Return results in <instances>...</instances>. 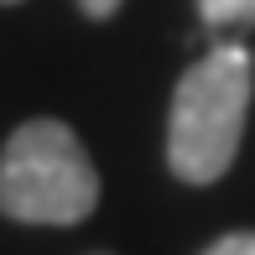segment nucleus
<instances>
[{
  "label": "nucleus",
  "mask_w": 255,
  "mask_h": 255,
  "mask_svg": "<svg viewBox=\"0 0 255 255\" xmlns=\"http://www.w3.org/2000/svg\"><path fill=\"white\" fill-rule=\"evenodd\" d=\"M250 110V52L214 47L177 78L167 110V167L193 188L219 182L240 156Z\"/></svg>",
  "instance_id": "nucleus-1"
},
{
  "label": "nucleus",
  "mask_w": 255,
  "mask_h": 255,
  "mask_svg": "<svg viewBox=\"0 0 255 255\" xmlns=\"http://www.w3.org/2000/svg\"><path fill=\"white\" fill-rule=\"evenodd\" d=\"M99 203V172L63 120H26L0 151V214L16 224H84Z\"/></svg>",
  "instance_id": "nucleus-2"
},
{
  "label": "nucleus",
  "mask_w": 255,
  "mask_h": 255,
  "mask_svg": "<svg viewBox=\"0 0 255 255\" xmlns=\"http://www.w3.org/2000/svg\"><path fill=\"white\" fill-rule=\"evenodd\" d=\"M208 26H250L255 21V0H198Z\"/></svg>",
  "instance_id": "nucleus-3"
},
{
  "label": "nucleus",
  "mask_w": 255,
  "mask_h": 255,
  "mask_svg": "<svg viewBox=\"0 0 255 255\" xmlns=\"http://www.w3.org/2000/svg\"><path fill=\"white\" fill-rule=\"evenodd\" d=\"M203 255H255V229H235V235H219Z\"/></svg>",
  "instance_id": "nucleus-4"
},
{
  "label": "nucleus",
  "mask_w": 255,
  "mask_h": 255,
  "mask_svg": "<svg viewBox=\"0 0 255 255\" xmlns=\"http://www.w3.org/2000/svg\"><path fill=\"white\" fill-rule=\"evenodd\" d=\"M78 5H84L94 21H104V16H115V10H120V0H78Z\"/></svg>",
  "instance_id": "nucleus-5"
},
{
  "label": "nucleus",
  "mask_w": 255,
  "mask_h": 255,
  "mask_svg": "<svg viewBox=\"0 0 255 255\" xmlns=\"http://www.w3.org/2000/svg\"><path fill=\"white\" fill-rule=\"evenodd\" d=\"M0 5H16V0H0Z\"/></svg>",
  "instance_id": "nucleus-6"
}]
</instances>
